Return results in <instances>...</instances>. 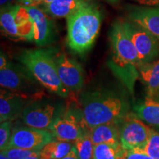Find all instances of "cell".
Segmentation results:
<instances>
[{
    "label": "cell",
    "mask_w": 159,
    "mask_h": 159,
    "mask_svg": "<svg viewBox=\"0 0 159 159\" xmlns=\"http://www.w3.org/2000/svg\"><path fill=\"white\" fill-rule=\"evenodd\" d=\"M83 119L89 130L97 125L121 122L128 114L126 97L115 89L99 88L83 92L80 97Z\"/></svg>",
    "instance_id": "cell-1"
},
{
    "label": "cell",
    "mask_w": 159,
    "mask_h": 159,
    "mask_svg": "<svg viewBox=\"0 0 159 159\" xmlns=\"http://www.w3.org/2000/svg\"><path fill=\"white\" fill-rule=\"evenodd\" d=\"M109 39L112 55L108 61V67L133 93L136 80L139 77L140 62L136 47L121 21L113 23Z\"/></svg>",
    "instance_id": "cell-2"
},
{
    "label": "cell",
    "mask_w": 159,
    "mask_h": 159,
    "mask_svg": "<svg viewBox=\"0 0 159 159\" xmlns=\"http://www.w3.org/2000/svg\"><path fill=\"white\" fill-rule=\"evenodd\" d=\"M102 21V13L98 5L89 2L66 18V42L77 54H84L96 41Z\"/></svg>",
    "instance_id": "cell-3"
},
{
    "label": "cell",
    "mask_w": 159,
    "mask_h": 159,
    "mask_svg": "<svg viewBox=\"0 0 159 159\" xmlns=\"http://www.w3.org/2000/svg\"><path fill=\"white\" fill-rule=\"evenodd\" d=\"M55 48L26 49L20 53L18 60L25 65L43 88L57 96L66 98L70 91L63 84L57 74Z\"/></svg>",
    "instance_id": "cell-4"
},
{
    "label": "cell",
    "mask_w": 159,
    "mask_h": 159,
    "mask_svg": "<svg viewBox=\"0 0 159 159\" xmlns=\"http://www.w3.org/2000/svg\"><path fill=\"white\" fill-rule=\"evenodd\" d=\"M0 84L2 88L23 94L33 100L44 95L43 86L31 71L25 65L11 61L7 66L0 69Z\"/></svg>",
    "instance_id": "cell-5"
},
{
    "label": "cell",
    "mask_w": 159,
    "mask_h": 159,
    "mask_svg": "<svg viewBox=\"0 0 159 159\" xmlns=\"http://www.w3.org/2000/svg\"><path fill=\"white\" fill-rule=\"evenodd\" d=\"M66 109L61 101L42 97L32 100L27 105L21 119L27 126L50 131L53 124Z\"/></svg>",
    "instance_id": "cell-6"
},
{
    "label": "cell",
    "mask_w": 159,
    "mask_h": 159,
    "mask_svg": "<svg viewBox=\"0 0 159 159\" xmlns=\"http://www.w3.org/2000/svg\"><path fill=\"white\" fill-rule=\"evenodd\" d=\"M121 22L136 47L140 66L154 61L159 56V40L136 23L129 20Z\"/></svg>",
    "instance_id": "cell-7"
},
{
    "label": "cell",
    "mask_w": 159,
    "mask_h": 159,
    "mask_svg": "<svg viewBox=\"0 0 159 159\" xmlns=\"http://www.w3.org/2000/svg\"><path fill=\"white\" fill-rule=\"evenodd\" d=\"M81 110L66 109L50 129L55 139L75 142L85 133L89 132Z\"/></svg>",
    "instance_id": "cell-8"
},
{
    "label": "cell",
    "mask_w": 159,
    "mask_h": 159,
    "mask_svg": "<svg viewBox=\"0 0 159 159\" xmlns=\"http://www.w3.org/2000/svg\"><path fill=\"white\" fill-rule=\"evenodd\" d=\"M152 131L134 114H128L119 125L121 146L124 150L143 149Z\"/></svg>",
    "instance_id": "cell-9"
},
{
    "label": "cell",
    "mask_w": 159,
    "mask_h": 159,
    "mask_svg": "<svg viewBox=\"0 0 159 159\" xmlns=\"http://www.w3.org/2000/svg\"><path fill=\"white\" fill-rule=\"evenodd\" d=\"M54 139L50 131L30 126L17 125L12 128L9 148L41 150Z\"/></svg>",
    "instance_id": "cell-10"
},
{
    "label": "cell",
    "mask_w": 159,
    "mask_h": 159,
    "mask_svg": "<svg viewBox=\"0 0 159 159\" xmlns=\"http://www.w3.org/2000/svg\"><path fill=\"white\" fill-rule=\"evenodd\" d=\"M57 74L63 85L70 92H77L84 84V75L81 66L77 61L64 53L57 52L55 57Z\"/></svg>",
    "instance_id": "cell-11"
},
{
    "label": "cell",
    "mask_w": 159,
    "mask_h": 159,
    "mask_svg": "<svg viewBox=\"0 0 159 159\" xmlns=\"http://www.w3.org/2000/svg\"><path fill=\"white\" fill-rule=\"evenodd\" d=\"M33 20L35 27L34 42L38 47H46L56 41L57 34L54 21L41 8L24 6Z\"/></svg>",
    "instance_id": "cell-12"
},
{
    "label": "cell",
    "mask_w": 159,
    "mask_h": 159,
    "mask_svg": "<svg viewBox=\"0 0 159 159\" xmlns=\"http://www.w3.org/2000/svg\"><path fill=\"white\" fill-rule=\"evenodd\" d=\"M33 99L6 89H1L0 121H13L21 116L24 109Z\"/></svg>",
    "instance_id": "cell-13"
},
{
    "label": "cell",
    "mask_w": 159,
    "mask_h": 159,
    "mask_svg": "<svg viewBox=\"0 0 159 159\" xmlns=\"http://www.w3.org/2000/svg\"><path fill=\"white\" fill-rule=\"evenodd\" d=\"M127 14L129 21L144 27L159 40V7L131 5Z\"/></svg>",
    "instance_id": "cell-14"
},
{
    "label": "cell",
    "mask_w": 159,
    "mask_h": 159,
    "mask_svg": "<svg viewBox=\"0 0 159 159\" xmlns=\"http://www.w3.org/2000/svg\"><path fill=\"white\" fill-rule=\"evenodd\" d=\"M91 0H54L49 5L41 6L46 14L52 18H67Z\"/></svg>",
    "instance_id": "cell-15"
},
{
    "label": "cell",
    "mask_w": 159,
    "mask_h": 159,
    "mask_svg": "<svg viewBox=\"0 0 159 159\" xmlns=\"http://www.w3.org/2000/svg\"><path fill=\"white\" fill-rule=\"evenodd\" d=\"M119 125L120 122L105 123L91 128L89 133L94 145L101 143L121 144Z\"/></svg>",
    "instance_id": "cell-16"
},
{
    "label": "cell",
    "mask_w": 159,
    "mask_h": 159,
    "mask_svg": "<svg viewBox=\"0 0 159 159\" xmlns=\"http://www.w3.org/2000/svg\"><path fill=\"white\" fill-rule=\"evenodd\" d=\"M134 114L150 126L159 128V102L146 97L134 106Z\"/></svg>",
    "instance_id": "cell-17"
},
{
    "label": "cell",
    "mask_w": 159,
    "mask_h": 159,
    "mask_svg": "<svg viewBox=\"0 0 159 159\" xmlns=\"http://www.w3.org/2000/svg\"><path fill=\"white\" fill-rule=\"evenodd\" d=\"M139 77L146 88L147 97L152 98L159 91V60L141 66Z\"/></svg>",
    "instance_id": "cell-18"
},
{
    "label": "cell",
    "mask_w": 159,
    "mask_h": 159,
    "mask_svg": "<svg viewBox=\"0 0 159 159\" xmlns=\"http://www.w3.org/2000/svg\"><path fill=\"white\" fill-rule=\"evenodd\" d=\"M19 4L9 6L1 9L0 23L1 28L6 34L11 37L19 38L18 27L16 22V16L20 7Z\"/></svg>",
    "instance_id": "cell-19"
},
{
    "label": "cell",
    "mask_w": 159,
    "mask_h": 159,
    "mask_svg": "<svg viewBox=\"0 0 159 159\" xmlns=\"http://www.w3.org/2000/svg\"><path fill=\"white\" fill-rule=\"evenodd\" d=\"M74 146V142L53 139L41 149V158L61 159L66 156Z\"/></svg>",
    "instance_id": "cell-20"
},
{
    "label": "cell",
    "mask_w": 159,
    "mask_h": 159,
    "mask_svg": "<svg viewBox=\"0 0 159 159\" xmlns=\"http://www.w3.org/2000/svg\"><path fill=\"white\" fill-rule=\"evenodd\" d=\"M123 148L121 144H111L101 143L94 145L93 159H119Z\"/></svg>",
    "instance_id": "cell-21"
},
{
    "label": "cell",
    "mask_w": 159,
    "mask_h": 159,
    "mask_svg": "<svg viewBox=\"0 0 159 159\" xmlns=\"http://www.w3.org/2000/svg\"><path fill=\"white\" fill-rule=\"evenodd\" d=\"M74 143L79 159H93L94 144L91 140L89 132L85 133Z\"/></svg>",
    "instance_id": "cell-22"
},
{
    "label": "cell",
    "mask_w": 159,
    "mask_h": 159,
    "mask_svg": "<svg viewBox=\"0 0 159 159\" xmlns=\"http://www.w3.org/2000/svg\"><path fill=\"white\" fill-rule=\"evenodd\" d=\"M142 150L152 159H159V133L152 131Z\"/></svg>",
    "instance_id": "cell-23"
},
{
    "label": "cell",
    "mask_w": 159,
    "mask_h": 159,
    "mask_svg": "<svg viewBox=\"0 0 159 159\" xmlns=\"http://www.w3.org/2000/svg\"><path fill=\"white\" fill-rule=\"evenodd\" d=\"M12 122L5 121L1 122L0 126V149L2 150L9 148L10 140L12 134Z\"/></svg>",
    "instance_id": "cell-24"
},
{
    "label": "cell",
    "mask_w": 159,
    "mask_h": 159,
    "mask_svg": "<svg viewBox=\"0 0 159 159\" xmlns=\"http://www.w3.org/2000/svg\"><path fill=\"white\" fill-rule=\"evenodd\" d=\"M35 151V150H26V149L11 147V148L2 150L1 152L7 156L10 159H24Z\"/></svg>",
    "instance_id": "cell-25"
},
{
    "label": "cell",
    "mask_w": 159,
    "mask_h": 159,
    "mask_svg": "<svg viewBox=\"0 0 159 159\" xmlns=\"http://www.w3.org/2000/svg\"><path fill=\"white\" fill-rule=\"evenodd\" d=\"M119 159H152L142 149L136 148L123 150L120 152Z\"/></svg>",
    "instance_id": "cell-26"
},
{
    "label": "cell",
    "mask_w": 159,
    "mask_h": 159,
    "mask_svg": "<svg viewBox=\"0 0 159 159\" xmlns=\"http://www.w3.org/2000/svg\"><path fill=\"white\" fill-rule=\"evenodd\" d=\"M140 5L159 7V0H131Z\"/></svg>",
    "instance_id": "cell-27"
},
{
    "label": "cell",
    "mask_w": 159,
    "mask_h": 159,
    "mask_svg": "<svg viewBox=\"0 0 159 159\" xmlns=\"http://www.w3.org/2000/svg\"><path fill=\"white\" fill-rule=\"evenodd\" d=\"M18 3L17 0H0V6L1 9L5 8V7H9V6L16 5Z\"/></svg>",
    "instance_id": "cell-28"
},
{
    "label": "cell",
    "mask_w": 159,
    "mask_h": 159,
    "mask_svg": "<svg viewBox=\"0 0 159 159\" xmlns=\"http://www.w3.org/2000/svg\"><path fill=\"white\" fill-rule=\"evenodd\" d=\"M61 159H79V157H78V155H77V150L76 148H75V146L73 147V148L71 149V150L66 155V156Z\"/></svg>",
    "instance_id": "cell-29"
},
{
    "label": "cell",
    "mask_w": 159,
    "mask_h": 159,
    "mask_svg": "<svg viewBox=\"0 0 159 159\" xmlns=\"http://www.w3.org/2000/svg\"><path fill=\"white\" fill-rule=\"evenodd\" d=\"M10 61L6 57V55L1 51V55H0V69L5 68L8 64Z\"/></svg>",
    "instance_id": "cell-30"
},
{
    "label": "cell",
    "mask_w": 159,
    "mask_h": 159,
    "mask_svg": "<svg viewBox=\"0 0 159 159\" xmlns=\"http://www.w3.org/2000/svg\"><path fill=\"white\" fill-rule=\"evenodd\" d=\"M41 158V150H35L33 153L26 157L24 159H40Z\"/></svg>",
    "instance_id": "cell-31"
},
{
    "label": "cell",
    "mask_w": 159,
    "mask_h": 159,
    "mask_svg": "<svg viewBox=\"0 0 159 159\" xmlns=\"http://www.w3.org/2000/svg\"><path fill=\"white\" fill-rule=\"evenodd\" d=\"M54 0H43L42 2H41V6H45V5H49V4H50L52 2H53Z\"/></svg>",
    "instance_id": "cell-32"
},
{
    "label": "cell",
    "mask_w": 159,
    "mask_h": 159,
    "mask_svg": "<svg viewBox=\"0 0 159 159\" xmlns=\"http://www.w3.org/2000/svg\"><path fill=\"white\" fill-rule=\"evenodd\" d=\"M152 99H154L155 100H156V101H158V102H159V91L156 93V94L154 95V97H152Z\"/></svg>",
    "instance_id": "cell-33"
},
{
    "label": "cell",
    "mask_w": 159,
    "mask_h": 159,
    "mask_svg": "<svg viewBox=\"0 0 159 159\" xmlns=\"http://www.w3.org/2000/svg\"><path fill=\"white\" fill-rule=\"evenodd\" d=\"M105 2H107L108 3H111V4H114V3H116L118 2L119 0H105Z\"/></svg>",
    "instance_id": "cell-34"
},
{
    "label": "cell",
    "mask_w": 159,
    "mask_h": 159,
    "mask_svg": "<svg viewBox=\"0 0 159 159\" xmlns=\"http://www.w3.org/2000/svg\"><path fill=\"white\" fill-rule=\"evenodd\" d=\"M0 159H10V158L7 156H5V154L2 153V152H1V154H0Z\"/></svg>",
    "instance_id": "cell-35"
},
{
    "label": "cell",
    "mask_w": 159,
    "mask_h": 159,
    "mask_svg": "<svg viewBox=\"0 0 159 159\" xmlns=\"http://www.w3.org/2000/svg\"><path fill=\"white\" fill-rule=\"evenodd\" d=\"M36 1L39 2V4H40V5H41V2H42V1H43V0H36Z\"/></svg>",
    "instance_id": "cell-36"
},
{
    "label": "cell",
    "mask_w": 159,
    "mask_h": 159,
    "mask_svg": "<svg viewBox=\"0 0 159 159\" xmlns=\"http://www.w3.org/2000/svg\"><path fill=\"white\" fill-rule=\"evenodd\" d=\"M40 159H52V158H40Z\"/></svg>",
    "instance_id": "cell-37"
}]
</instances>
